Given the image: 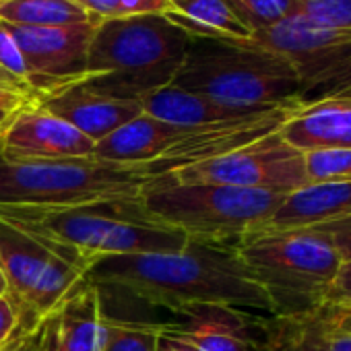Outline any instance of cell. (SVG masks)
Here are the masks:
<instances>
[{"label": "cell", "mask_w": 351, "mask_h": 351, "mask_svg": "<svg viewBox=\"0 0 351 351\" xmlns=\"http://www.w3.org/2000/svg\"><path fill=\"white\" fill-rule=\"evenodd\" d=\"M95 143L36 101L21 106L0 130V157L7 161H56L91 157Z\"/></svg>", "instance_id": "12"}, {"label": "cell", "mask_w": 351, "mask_h": 351, "mask_svg": "<svg viewBox=\"0 0 351 351\" xmlns=\"http://www.w3.org/2000/svg\"><path fill=\"white\" fill-rule=\"evenodd\" d=\"M169 3H171V7H173V5H180V3H184V0H169Z\"/></svg>", "instance_id": "39"}, {"label": "cell", "mask_w": 351, "mask_h": 351, "mask_svg": "<svg viewBox=\"0 0 351 351\" xmlns=\"http://www.w3.org/2000/svg\"><path fill=\"white\" fill-rule=\"evenodd\" d=\"M343 304V312H345V324L351 328V302H341Z\"/></svg>", "instance_id": "37"}, {"label": "cell", "mask_w": 351, "mask_h": 351, "mask_svg": "<svg viewBox=\"0 0 351 351\" xmlns=\"http://www.w3.org/2000/svg\"><path fill=\"white\" fill-rule=\"evenodd\" d=\"M304 155L310 184L351 180V149L312 151Z\"/></svg>", "instance_id": "24"}, {"label": "cell", "mask_w": 351, "mask_h": 351, "mask_svg": "<svg viewBox=\"0 0 351 351\" xmlns=\"http://www.w3.org/2000/svg\"><path fill=\"white\" fill-rule=\"evenodd\" d=\"M101 351H157V322L120 318L106 312Z\"/></svg>", "instance_id": "22"}, {"label": "cell", "mask_w": 351, "mask_h": 351, "mask_svg": "<svg viewBox=\"0 0 351 351\" xmlns=\"http://www.w3.org/2000/svg\"><path fill=\"white\" fill-rule=\"evenodd\" d=\"M248 42L291 64L302 106L330 97L351 99V29L320 27L289 15L269 29L254 32Z\"/></svg>", "instance_id": "8"}, {"label": "cell", "mask_w": 351, "mask_h": 351, "mask_svg": "<svg viewBox=\"0 0 351 351\" xmlns=\"http://www.w3.org/2000/svg\"><path fill=\"white\" fill-rule=\"evenodd\" d=\"M99 291H120L176 314L191 306L221 304L244 310L273 308L234 246L189 240L176 252H145L95 261L85 275Z\"/></svg>", "instance_id": "1"}, {"label": "cell", "mask_w": 351, "mask_h": 351, "mask_svg": "<svg viewBox=\"0 0 351 351\" xmlns=\"http://www.w3.org/2000/svg\"><path fill=\"white\" fill-rule=\"evenodd\" d=\"M0 23L23 27H66L101 21L73 0H0Z\"/></svg>", "instance_id": "21"}, {"label": "cell", "mask_w": 351, "mask_h": 351, "mask_svg": "<svg viewBox=\"0 0 351 351\" xmlns=\"http://www.w3.org/2000/svg\"><path fill=\"white\" fill-rule=\"evenodd\" d=\"M326 302H351V261H343L326 293Z\"/></svg>", "instance_id": "31"}, {"label": "cell", "mask_w": 351, "mask_h": 351, "mask_svg": "<svg viewBox=\"0 0 351 351\" xmlns=\"http://www.w3.org/2000/svg\"><path fill=\"white\" fill-rule=\"evenodd\" d=\"M3 351H52V314L23 328Z\"/></svg>", "instance_id": "26"}, {"label": "cell", "mask_w": 351, "mask_h": 351, "mask_svg": "<svg viewBox=\"0 0 351 351\" xmlns=\"http://www.w3.org/2000/svg\"><path fill=\"white\" fill-rule=\"evenodd\" d=\"M104 293L81 281L52 312V351H101Z\"/></svg>", "instance_id": "17"}, {"label": "cell", "mask_w": 351, "mask_h": 351, "mask_svg": "<svg viewBox=\"0 0 351 351\" xmlns=\"http://www.w3.org/2000/svg\"><path fill=\"white\" fill-rule=\"evenodd\" d=\"M314 228L318 232H322L330 240V244H332L335 252L339 254L341 263L351 261V217L320 223V226H314Z\"/></svg>", "instance_id": "29"}, {"label": "cell", "mask_w": 351, "mask_h": 351, "mask_svg": "<svg viewBox=\"0 0 351 351\" xmlns=\"http://www.w3.org/2000/svg\"><path fill=\"white\" fill-rule=\"evenodd\" d=\"M223 3L250 29V34L281 23L295 9V0H223Z\"/></svg>", "instance_id": "23"}, {"label": "cell", "mask_w": 351, "mask_h": 351, "mask_svg": "<svg viewBox=\"0 0 351 351\" xmlns=\"http://www.w3.org/2000/svg\"><path fill=\"white\" fill-rule=\"evenodd\" d=\"M171 85L238 110L304 108L291 64L248 40L191 38Z\"/></svg>", "instance_id": "4"}, {"label": "cell", "mask_w": 351, "mask_h": 351, "mask_svg": "<svg viewBox=\"0 0 351 351\" xmlns=\"http://www.w3.org/2000/svg\"><path fill=\"white\" fill-rule=\"evenodd\" d=\"M291 15L330 29H351V0H295Z\"/></svg>", "instance_id": "25"}, {"label": "cell", "mask_w": 351, "mask_h": 351, "mask_svg": "<svg viewBox=\"0 0 351 351\" xmlns=\"http://www.w3.org/2000/svg\"><path fill=\"white\" fill-rule=\"evenodd\" d=\"M169 178L186 184H226L283 197L310 184L306 155L285 143L279 130L226 155L176 169Z\"/></svg>", "instance_id": "10"}, {"label": "cell", "mask_w": 351, "mask_h": 351, "mask_svg": "<svg viewBox=\"0 0 351 351\" xmlns=\"http://www.w3.org/2000/svg\"><path fill=\"white\" fill-rule=\"evenodd\" d=\"M141 108L145 114L171 122V124H182V126H205V124H215V122H226L242 116H250L256 112L250 110H238L230 106H221L217 101H211L203 95L178 89L173 85L161 87L141 99ZM283 108V106H281Z\"/></svg>", "instance_id": "19"}, {"label": "cell", "mask_w": 351, "mask_h": 351, "mask_svg": "<svg viewBox=\"0 0 351 351\" xmlns=\"http://www.w3.org/2000/svg\"><path fill=\"white\" fill-rule=\"evenodd\" d=\"M236 250L267 293L271 316L304 314L324 304L341 265L330 240L316 228H261Z\"/></svg>", "instance_id": "6"}, {"label": "cell", "mask_w": 351, "mask_h": 351, "mask_svg": "<svg viewBox=\"0 0 351 351\" xmlns=\"http://www.w3.org/2000/svg\"><path fill=\"white\" fill-rule=\"evenodd\" d=\"M171 11L169 0H120V17H141V15H163Z\"/></svg>", "instance_id": "30"}, {"label": "cell", "mask_w": 351, "mask_h": 351, "mask_svg": "<svg viewBox=\"0 0 351 351\" xmlns=\"http://www.w3.org/2000/svg\"><path fill=\"white\" fill-rule=\"evenodd\" d=\"M163 17L180 27L189 38L248 40L252 36L223 0H184L163 13Z\"/></svg>", "instance_id": "20"}, {"label": "cell", "mask_w": 351, "mask_h": 351, "mask_svg": "<svg viewBox=\"0 0 351 351\" xmlns=\"http://www.w3.org/2000/svg\"><path fill=\"white\" fill-rule=\"evenodd\" d=\"M15 112H17V110H0V130H3V128L9 124V120L13 118Z\"/></svg>", "instance_id": "36"}, {"label": "cell", "mask_w": 351, "mask_h": 351, "mask_svg": "<svg viewBox=\"0 0 351 351\" xmlns=\"http://www.w3.org/2000/svg\"><path fill=\"white\" fill-rule=\"evenodd\" d=\"M0 219L27 232L52 252L87 269L108 256L176 252L186 236L155 221L138 197L69 205H0Z\"/></svg>", "instance_id": "2"}, {"label": "cell", "mask_w": 351, "mask_h": 351, "mask_svg": "<svg viewBox=\"0 0 351 351\" xmlns=\"http://www.w3.org/2000/svg\"><path fill=\"white\" fill-rule=\"evenodd\" d=\"M138 199L155 221L178 230L186 240L236 248L269 223L285 197L226 184H186L165 176Z\"/></svg>", "instance_id": "7"}, {"label": "cell", "mask_w": 351, "mask_h": 351, "mask_svg": "<svg viewBox=\"0 0 351 351\" xmlns=\"http://www.w3.org/2000/svg\"><path fill=\"white\" fill-rule=\"evenodd\" d=\"M32 101L62 118L93 143L104 141L108 134L143 114L138 101L106 97L81 83H71L50 93L36 95Z\"/></svg>", "instance_id": "15"}, {"label": "cell", "mask_w": 351, "mask_h": 351, "mask_svg": "<svg viewBox=\"0 0 351 351\" xmlns=\"http://www.w3.org/2000/svg\"><path fill=\"white\" fill-rule=\"evenodd\" d=\"M23 328H27L21 320L17 304L11 295H0V349H5Z\"/></svg>", "instance_id": "28"}, {"label": "cell", "mask_w": 351, "mask_h": 351, "mask_svg": "<svg viewBox=\"0 0 351 351\" xmlns=\"http://www.w3.org/2000/svg\"><path fill=\"white\" fill-rule=\"evenodd\" d=\"M0 351H3V349H0Z\"/></svg>", "instance_id": "40"}, {"label": "cell", "mask_w": 351, "mask_h": 351, "mask_svg": "<svg viewBox=\"0 0 351 351\" xmlns=\"http://www.w3.org/2000/svg\"><path fill=\"white\" fill-rule=\"evenodd\" d=\"M81 9H85L89 15L97 17L99 21L106 19H118V7L120 0H73Z\"/></svg>", "instance_id": "32"}, {"label": "cell", "mask_w": 351, "mask_h": 351, "mask_svg": "<svg viewBox=\"0 0 351 351\" xmlns=\"http://www.w3.org/2000/svg\"><path fill=\"white\" fill-rule=\"evenodd\" d=\"M167 328L199 351H256L263 316L244 308L205 304L191 306Z\"/></svg>", "instance_id": "14"}, {"label": "cell", "mask_w": 351, "mask_h": 351, "mask_svg": "<svg viewBox=\"0 0 351 351\" xmlns=\"http://www.w3.org/2000/svg\"><path fill=\"white\" fill-rule=\"evenodd\" d=\"M351 217V180L308 184L287 195L273 213L269 230H298Z\"/></svg>", "instance_id": "18"}, {"label": "cell", "mask_w": 351, "mask_h": 351, "mask_svg": "<svg viewBox=\"0 0 351 351\" xmlns=\"http://www.w3.org/2000/svg\"><path fill=\"white\" fill-rule=\"evenodd\" d=\"M7 293H9V289H7V281H5L3 271H0V295H7Z\"/></svg>", "instance_id": "38"}, {"label": "cell", "mask_w": 351, "mask_h": 351, "mask_svg": "<svg viewBox=\"0 0 351 351\" xmlns=\"http://www.w3.org/2000/svg\"><path fill=\"white\" fill-rule=\"evenodd\" d=\"M0 89L13 91V93H19V95H23V97H27V99H34L32 87H29L23 79H19V77L11 75L9 71H5L3 66H0Z\"/></svg>", "instance_id": "34"}, {"label": "cell", "mask_w": 351, "mask_h": 351, "mask_svg": "<svg viewBox=\"0 0 351 351\" xmlns=\"http://www.w3.org/2000/svg\"><path fill=\"white\" fill-rule=\"evenodd\" d=\"M3 25L11 32L23 54L27 83L34 91V97L77 83L85 77L87 50L99 23L66 27Z\"/></svg>", "instance_id": "11"}, {"label": "cell", "mask_w": 351, "mask_h": 351, "mask_svg": "<svg viewBox=\"0 0 351 351\" xmlns=\"http://www.w3.org/2000/svg\"><path fill=\"white\" fill-rule=\"evenodd\" d=\"M157 351H199L178 335H173L165 322H157Z\"/></svg>", "instance_id": "33"}, {"label": "cell", "mask_w": 351, "mask_h": 351, "mask_svg": "<svg viewBox=\"0 0 351 351\" xmlns=\"http://www.w3.org/2000/svg\"><path fill=\"white\" fill-rule=\"evenodd\" d=\"M279 134L302 153L351 149V99L330 97L300 108Z\"/></svg>", "instance_id": "16"}, {"label": "cell", "mask_w": 351, "mask_h": 351, "mask_svg": "<svg viewBox=\"0 0 351 351\" xmlns=\"http://www.w3.org/2000/svg\"><path fill=\"white\" fill-rule=\"evenodd\" d=\"M27 101H32V99H27L19 93H13V91L0 89V110H19Z\"/></svg>", "instance_id": "35"}, {"label": "cell", "mask_w": 351, "mask_h": 351, "mask_svg": "<svg viewBox=\"0 0 351 351\" xmlns=\"http://www.w3.org/2000/svg\"><path fill=\"white\" fill-rule=\"evenodd\" d=\"M298 110L300 106L271 108L205 126L171 124L143 112L104 141L95 143L93 157L120 163L171 161L182 169L277 132Z\"/></svg>", "instance_id": "5"}, {"label": "cell", "mask_w": 351, "mask_h": 351, "mask_svg": "<svg viewBox=\"0 0 351 351\" xmlns=\"http://www.w3.org/2000/svg\"><path fill=\"white\" fill-rule=\"evenodd\" d=\"M256 351H351V328L341 302L293 316H263Z\"/></svg>", "instance_id": "13"}, {"label": "cell", "mask_w": 351, "mask_h": 351, "mask_svg": "<svg viewBox=\"0 0 351 351\" xmlns=\"http://www.w3.org/2000/svg\"><path fill=\"white\" fill-rule=\"evenodd\" d=\"M0 271L25 326L52 314L85 281L81 267L5 219H0Z\"/></svg>", "instance_id": "9"}, {"label": "cell", "mask_w": 351, "mask_h": 351, "mask_svg": "<svg viewBox=\"0 0 351 351\" xmlns=\"http://www.w3.org/2000/svg\"><path fill=\"white\" fill-rule=\"evenodd\" d=\"M0 66L27 83V66H25L23 54H21L15 38L3 23H0Z\"/></svg>", "instance_id": "27"}, {"label": "cell", "mask_w": 351, "mask_h": 351, "mask_svg": "<svg viewBox=\"0 0 351 351\" xmlns=\"http://www.w3.org/2000/svg\"><path fill=\"white\" fill-rule=\"evenodd\" d=\"M191 38L163 15L120 17L101 21L87 50L85 77L77 83L114 97L138 101L171 85Z\"/></svg>", "instance_id": "3"}]
</instances>
